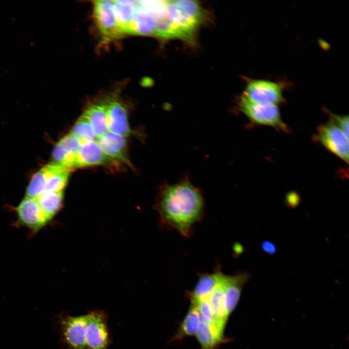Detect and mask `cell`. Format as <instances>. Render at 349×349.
I'll return each instance as SVG.
<instances>
[{
    "instance_id": "1",
    "label": "cell",
    "mask_w": 349,
    "mask_h": 349,
    "mask_svg": "<svg viewBox=\"0 0 349 349\" xmlns=\"http://www.w3.org/2000/svg\"><path fill=\"white\" fill-rule=\"evenodd\" d=\"M205 202L201 191L184 179L161 190L158 209L162 226L189 238L204 215Z\"/></svg>"
},
{
    "instance_id": "2",
    "label": "cell",
    "mask_w": 349,
    "mask_h": 349,
    "mask_svg": "<svg viewBox=\"0 0 349 349\" xmlns=\"http://www.w3.org/2000/svg\"><path fill=\"white\" fill-rule=\"evenodd\" d=\"M153 13L154 36L163 39H179L193 41L205 19L198 1L190 0H143Z\"/></svg>"
},
{
    "instance_id": "3",
    "label": "cell",
    "mask_w": 349,
    "mask_h": 349,
    "mask_svg": "<svg viewBox=\"0 0 349 349\" xmlns=\"http://www.w3.org/2000/svg\"><path fill=\"white\" fill-rule=\"evenodd\" d=\"M61 330L68 349H108L111 343L108 315L104 310L66 316L61 321Z\"/></svg>"
},
{
    "instance_id": "4",
    "label": "cell",
    "mask_w": 349,
    "mask_h": 349,
    "mask_svg": "<svg viewBox=\"0 0 349 349\" xmlns=\"http://www.w3.org/2000/svg\"><path fill=\"white\" fill-rule=\"evenodd\" d=\"M238 106L240 111L253 123L287 131V127L281 119L277 105L252 102L241 96Z\"/></svg>"
},
{
    "instance_id": "5",
    "label": "cell",
    "mask_w": 349,
    "mask_h": 349,
    "mask_svg": "<svg viewBox=\"0 0 349 349\" xmlns=\"http://www.w3.org/2000/svg\"><path fill=\"white\" fill-rule=\"evenodd\" d=\"M283 85L279 82L264 79L249 80L241 95L251 101L277 105L284 102Z\"/></svg>"
},
{
    "instance_id": "6",
    "label": "cell",
    "mask_w": 349,
    "mask_h": 349,
    "mask_svg": "<svg viewBox=\"0 0 349 349\" xmlns=\"http://www.w3.org/2000/svg\"><path fill=\"white\" fill-rule=\"evenodd\" d=\"M317 137L328 150L348 163L349 139L332 121L318 127Z\"/></svg>"
},
{
    "instance_id": "7",
    "label": "cell",
    "mask_w": 349,
    "mask_h": 349,
    "mask_svg": "<svg viewBox=\"0 0 349 349\" xmlns=\"http://www.w3.org/2000/svg\"><path fill=\"white\" fill-rule=\"evenodd\" d=\"M113 0L94 1V16L97 27L106 38H116L124 33L120 28L114 13Z\"/></svg>"
},
{
    "instance_id": "8",
    "label": "cell",
    "mask_w": 349,
    "mask_h": 349,
    "mask_svg": "<svg viewBox=\"0 0 349 349\" xmlns=\"http://www.w3.org/2000/svg\"><path fill=\"white\" fill-rule=\"evenodd\" d=\"M16 212L20 222L34 231H38L50 221L35 198H25L17 207Z\"/></svg>"
},
{
    "instance_id": "9",
    "label": "cell",
    "mask_w": 349,
    "mask_h": 349,
    "mask_svg": "<svg viewBox=\"0 0 349 349\" xmlns=\"http://www.w3.org/2000/svg\"><path fill=\"white\" fill-rule=\"evenodd\" d=\"M126 138L107 130L97 138V142L111 162L128 163Z\"/></svg>"
},
{
    "instance_id": "10",
    "label": "cell",
    "mask_w": 349,
    "mask_h": 349,
    "mask_svg": "<svg viewBox=\"0 0 349 349\" xmlns=\"http://www.w3.org/2000/svg\"><path fill=\"white\" fill-rule=\"evenodd\" d=\"M81 141L69 133L62 138L55 145L52 156L54 163L70 169L75 168L77 154Z\"/></svg>"
},
{
    "instance_id": "11",
    "label": "cell",
    "mask_w": 349,
    "mask_h": 349,
    "mask_svg": "<svg viewBox=\"0 0 349 349\" xmlns=\"http://www.w3.org/2000/svg\"><path fill=\"white\" fill-rule=\"evenodd\" d=\"M107 113V130L127 137L131 131L128 121L127 112L119 101L111 100L105 104Z\"/></svg>"
},
{
    "instance_id": "12",
    "label": "cell",
    "mask_w": 349,
    "mask_h": 349,
    "mask_svg": "<svg viewBox=\"0 0 349 349\" xmlns=\"http://www.w3.org/2000/svg\"><path fill=\"white\" fill-rule=\"evenodd\" d=\"M111 161L105 155L97 141L81 142L79 150L75 168L105 164Z\"/></svg>"
},
{
    "instance_id": "13",
    "label": "cell",
    "mask_w": 349,
    "mask_h": 349,
    "mask_svg": "<svg viewBox=\"0 0 349 349\" xmlns=\"http://www.w3.org/2000/svg\"><path fill=\"white\" fill-rule=\"evenodd\" d=\"M155 21L152 11L141 0L136 6L131 27V34L154 36Z\"/></svg>"
},
{
    "instance_id": "14",
    "label": "cell",
    "mask_w": 349,
    "mask_h": 349,
    "mask_svg": "<svg viewBox=\"0 0 349 349\" xmlns=\"http://www.w3.org/2000/svg\"><path fill=\"white\" fill-rule=\"evenodd\" d=\"M248 272L242 271L229 275L225 291V310L227 317L233 312L240 299L245 284L251 279Z\"/></svg>"
},
{
    "instance_id": "15",
    "label": "cell",
    "mask_w": 349,
    "mask_h": 349,
    "mask_svg": "<svg viewBox=\"0 0 349 349\" xmlns=\"http://www.w3.org/2000/svg\"><path fill=\"white\" fill-rule=\"evenodd\" d=\"M43 169L46 179L45 192L63 191L68 182L71 169L54 163Z\"/></svg>"
},
{
    "instance_id": "16",
    "label": "cell",
    "mask_w": 349,
    "mask_h": 349,
    "mask_svg": "<svg viewBox=\"0 0 349 349\" xmlns=\"http://www.w3.org/2000/svg\"><path fill=\"white\" fill-rule=\"evenodd\" d=\"M114 13L118 24L124 33H130L136 6L135 0H113Z\"/></svg>"
},
{
    "instance_id": "17",
    "label": "cell",
    "mask_w": 349,
    "mask_h": 349,
    "mask_svg": "<svg viewBox=\"0 0 349 349\" xmlns=\"http://www.w3.org/2000/svg\"><path fill=\"white\" fill-rule=\"evenodd\" d=\"M223 334L224 333L217 328L201 321L195 336L201 349H216L224 341Z\"/></svg>"
},
{
    "instance_id": "18",
    "label": "cell",
    "mask_w": 349,
    "mask_h": 349,
    "mask_svg": "<svg viewBox=\"0 0 349 349\" xmlns=\"http://www.w3.org/2000/svg\"><path fill=\"white\" fill-rule=\"evenodd\" d=\"M200 323L201 319L197 306L190 303L189 309L173 338V340L178 341L184 337L195 335Z\"/></svg>"
},
{
    "instance_id": "19",
    "label": "cell",
    "mask_w": 349,
    "mask_h": 349,
    "mask_svg": "<svg viewBox=\"0 0 349 349\" xmlns=\"http://www.w3.org/2000/svg\"><path fill=\"white\" fill-rule=\"evenodd\" d=\"M89 121L98 138L107 131V113L105 104L90 106L82 114Z\"/></svg>"
},
{
    "instance_id": "20",
    "label": "cell",
    "mask_w": 349,
    "mask_h": 349,
    "mask_svg": "<svg viewBox=\"0 0 349 349\" xmlns=\"http://www.w3.org/2000/svg\"><path fill=\"white\" fill-rule=\"evenodd\" d=\"M35 198L43 212L50 220L62 205L63 192V191L45 192Z\"/></svg>"
},
{
    "instance_id": "21",
    "label": "cell",
    "mask_w": 349,
    "mask_h": 349,
    "mask_svg": "<svg viewBox=\"0 0 349 349\" xmlns=\"http://www.w3.org/2000/svg\"><path fill=\"white\" fill-rule=\"evenodd\" d=\"M70 133L81 142L97 141V139L89 121L83 115L75 123Z\"/></svg>"
},
{
    "instance_id": "22",
    "label": "cell",
    "mask_w": 349,
    "mask_h": 349,
    "mask_svg": "<svg viewBox=\"0 0 349 349\" xmlns=\"http://www.w3.org/2000/svg\"><path fill=\"white\" fill-rule=\"evenodd\" d=\"M190 303L197 306L201 321L208 325L215 327L224 333L225 327L222 326L217 320L207 300L204 299Z\"/></svg>"
},
{
    "instance_id": "23",
    "label": "cell",
    "mask_w": 349,
    "mask_h": 349,
    "mask_svg": "<svg viewBox=\"0 0 349 349\" xmlns=\"http://www.w3.org/2000/svg\"><path fill=\"white\" fill-rule=\"evenodd\" d=\"M46 179L44 170L42 168L32 177L26 190V197L36 198L45 192Z\"/></svg>"
},
{
    "instance_id": "24",
    "label": "cell",
    "mask_w": 349,
    "mask_h": 349,
    "mask_svg": "<svg viewBox=\"0 0 349 349\" xmlns=\"http://www.w3.org/2000/svg\"><path fill=\"white\" fill-rule=\"evenodd\" d=\"M332 121L349 139V116L338 115L328 112Z\"/></svg>"
},
{
    "instance_id": "25",
    "label": "cell",
    "mask_w": 349,
    "mask_h": 349,
    "mask_svg": "<svg viewBox=\"0 0 349 349\" xmlns=\"http://www.w3.org/2000/svg\"><path fill=\"white\" fill-rule=\"evenodd\" d=\"M261 248L264 253L270 255L275 254L277 251L276 245L272 241L268 240L262 241Z\"/></svg>"
},
{
    "instance_id": "26",
    "label": "cell",
    "mask_w": 349,
    "mask_h": 349,
    "mask_svg": "<svg viewBox=\"0 0 349 349\" xmlns=\"http://www.w3.org/2000/svg\"><path fill=\"white\" fill-rule=\"evenodd\" d=\"M286 202L288 206L295 208L300 204V197L298 194L295 192H290L287 194Z\"/></svg>"
}]
</instances>
